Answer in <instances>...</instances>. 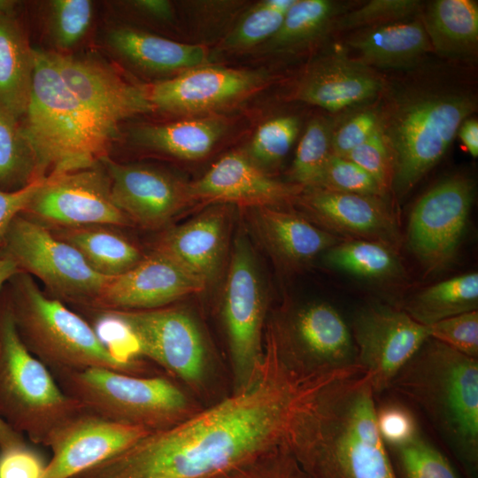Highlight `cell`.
<instances>
[{"label": "cell", "mask_w": 478, "mask_h": 478, "mask_svg": "<svg viewBox=\"0 0 478 478\" xmlns=\"http://www.w3.org/2000/svg\"><path fill=\"white\" fill-rule=\"evenodd\" d=\"M340 373L297 371L270 325L262 363L245 388L73 478H212L287 444L302 400Z\"/></svg>", "instance_id": "1"}, {"label": "cell", "mask_w": 478, "mask_h": 478, "mask_svg": "<svg viewBox=\"0 0 478 478\" xmlns=\"http://www.w3.org/2000/svg\"><path fill=\"white\" fill-rule=\"evenodd\" d=\"M374 391L356 366L310 392L287 445L312 478H397L376 424Z\"/></svg>", "instance_id": "2"}, {"label": "cell", "mask_w": 478, "mask_h": 478, "mask_svg": "<svg viewBox=\"0 0 478 478\" xmlns=\"http://www.w3.org/2000/svg\"><path fill=\"white\" fill-rule=\"evenodd\" d=\"M21 123L43 178L101 162L121 136L81 104L49 52L36 47L30 99Z\"/></svg>", "instance_id": "3"}, {"label": "cell", "mask_w": 478, "mask_h": 478, "mask_svg": "<svg viewBox=\"0 0 478 478\" xmlns=\"http://www.w3.org/2000/svg\"><path fill=\"white\" fill-rule=\"evenodd\" d=\"M389 388L418 405L466 469L478 462V361L428 338Z\"/></svg>", "instance_id": "4"}, {"label": "cell", "mask_w": 478, "mask_h": 478, "mask_svg": "<svg viewBox=\"0 0 478 478\" xmlns=\"http://www.w3.org/2000/svg\"><path fill=\"white\" fill-rule=\"evenodd\" d=\"M6 287L20 339L51 373L96 367L150 375L146 362L111 350L85 320L47 296L30 274H16Z\"/></svg>", "instance_id": "5"}, {"label": "cell", "mask_w": 478, "mask_h": 478, "mask_svg": "<svg viewBox=\"0 0 478 478\" xmlns=\"http://www.w3.org/2000/svg\"><path fill=\"white\" fill-rule=\"evenodd\" d=\"M476 108L467 89L438 86L415 88L392 100L379 118L396 190L408 191L439 162Z\"/></svg>", "instance_id": "6"}, {"label": "cell", "mask_w": 478, "mask_h": 478, "mask_svg": "<svg viewBox=\"0 0 478 478\" xmlns=\"http://www.w3.org/2000/svg\"><path fill=\"white\" fill-rule=\"evenodd\" d=\"M52 374L63 391L85 409L151 432L171 428L201 409L186 391L165 376L96 367Z\"/></svg>", "instance_id": "7"}, {"label": "cell", "mask_w": 478, "mask_h": 478, "mask_svg": "<svg viewBox=\"0 0 478 478\" xmlns=\"http://www.w3.org/2000/svg\"><path fill=\"white\" fill-rule=\"evenodd\" d=\"M84 408L19 337L8 299L0 297V417L35 444Z\"/></svg>", "instance_id": "8"}, {"label": "cell", "mask_w": 478, "mask_h": 478, "mask_svg": "<svg viewBox=\"0 0 478 478\" xmlns=\"http://www.w3.org/2000/svg\"><path fill=\"white\" fill-rule=\"evenodd\" d=\"M122 328L141 357L161 366L196 393L210 382L212 363L204 335L195 319L182 308L102 312Z\"/></svg>", "instance_id": "9"}, {"label": "cell", "mask_w": 478, "mask_h": 478, "mask_svg": "<svg viewBox=\"0 0 478 478\" xmlns=\"http://www.w3.org/2000/svg\"><path fill=\"white\" fill-rule=\"evenodd\" d=\"M0 251L21 272L40 279L60 301L91 306L112 279L91 268L50 228L22 214L12 222Z\"/></svg>", "instance_id": "10"}, {"label": "cell", "mask_w": 478, "mask_h": 478, "mask_svg": "<svg viewBox=\"0 0 478 478\" xmlns=\"http://www.w3.org/2000/svg\"><path fill=\"white\" fill-rule=\"evenodd\" d=\"M222 301V319L230 356L233 392L245 388L264 356L266 301L251 247L235 241Z\"/></svg>", "instance_id": "11"}, {"label": "cell", "mask_w": 478, "mask_h": 478, "mask_svg": "<svg viewBox=\"0 0 478 478\" xmlns=\"http://www.w3.org/2000/svg\"><path fill=\"white\" fill-rule=\"evenodd\" d=\"M20 214L50 229L133 225L114 204L101 162L45 177Z\"/></svg>", "instance_id": "12"}, {"label": "cell", "mask_w": 478, "mask_h": 478, "mask_svg": "<svg viewBox=\"0 0 478 478\" xmlns=\"http://www.w3.org/2000/svg\"><path fill=\"white\" fill-rule=\"evenodd\" d=\"M474 197L473 180L452 176L427 191L412 208L408 244L427 271L441 270L453 260Z\"/></svg>", "instance_id": "13"}, {"label": "cell", "mask_w": 478, "mask_h": 478, "mask_svg": "<svg viewBox=\"0 0 478 478\" xmlns=\"http://www.w3.org/2000/svg\"><path fill=\"white\" fill-rule=\"evenodd\" d=\"M49 54L69 89L96 119L114 131L120 133L121 124L127 120L156 112L148 86L128 81L114 63L102 55Z\"/></svg>", "instance_id": "14"}, {"label": "cell", "mask_w": 478, "mask_h": 478, "mask_svg": "<svg viewBox=\"0 0 478 478\" xmlns=\"http://www.w3.org/2000/svg\"><path fill=\"white\" fill-rule=\"evenodd\" d=\"M271 325L284 357L305 374H335L358 366L351 331L328 304L307 305L287 321Z\"/></svg>", "instance_id": "15"}, {"label": "cell", "mask_w": 478, "mask_h": 478, "mask_svg": "<svg viewBox=\"0 0 478 478\" xmlns=\"http://www.w3.org/2000/svg\"><path fill=\"white\" fill-rule=\"evenodd\" d=\"M357 364L370 379L374 393L393 380L429 338L428 328L403 310L370 306L352 323Z\"/></svg>", "instance_id": "16"}, {"label": "cell", "mask_w": 478, "mask_h": 478, "mask_svg": "<svg viewBox=\"0 0 478 478\" xmlns=\"http://www.w3.org/2000/svg\"><path fill=\"white\" fill-rule=\"evenodd\" d=\"M151 431L82 408L58 426L45 446L52 457L42 478H73L115 456Z\"/></svg>", "instance_id": "17"}, {"label": "cell", "mask_w": 478, "mask_h": 478, "mask_svg": "<svg viewBox=\"0 0 478 478\" xmlns=\"http://www.w3.org/2000/svg\"><path fill=\"white\" fill-rule=\"evenodd\" d=\"M114 204L134 224L149 229L166 227L193 203L183 183L169 173L141 164L101 160Z\"/></svg>", "instance_id": "18"}, {"label": "cell", "mask_w": 478, "mask_h": 478, "mask_svg": "<svg viewBox=\"0 0 478 478\" xmlns=\"http://www.w3.org/2000/svg\"><path fill=\"white\" fill-rule=\"evenodd\" d=\"M205 287L168 256L153 250L132 268L110 279L90 307L102 312L156 309Z\"/></svg>", "instance_id": "19"}, {"label": "cell", "mask_w": 478, "mask_h": 478, "mask_svg": "<svg viewBox=\"0 0 478 478\" xmlns=\"http://www.w3.org/2000/svg\"><path fill=\"white\" fill-rule=\"evenodd\" d=\"M266 81L261 71L204 65L158 81L148 89L155 111L193 114L236 102Z\"/></svg>", "instance_id": "20"}, {"label": "cell", "mask_w": 478, "mask_h": 478, "mask_svg": "<svg viewBox=\"0 0 478 478\" xmlns=\"http://www.w3.org/2000/svg\"><path fill=\"white\" fill-rule=\"evenodd\" d=\"M304 188L270 177L243 153L231 152L188 184L192 202L234 204L248 208L277 207L295 202Z\"/></svg>", "instance_id": "21"}, {"label": "cell", "mask_w": 478, "mask_h": 478, "mask_svg": "<svg viewBox=\"0 0 478 478\" xmlns=\"http://www.w3.org/2000/svg\"><path fill=\"white\" fill-rule=\"evenodd\" d=\"M295 202L315 222L335 233L389 246L399 241L397 220L382 197L305 189Z\"/></svg>", "instance_id": "22"}, {"label": "cell", "mask_w": 478, "mask_h": 478, "mask_svg": "<svg viewBox=\"0 0 478 478\" xmlns=\"http://www.w3.org/2000/svg\"><path fill=\"white\" fill-rule=\"evenodd\" d=\"M99 47L110 60L148 75H166L207 64V50L175 42L140 28L109 22L99 36ZM177 73V74H178Z\"/></svg>", "instance_id": "23"}, {"label": "cell", "mask_w": 478, "mask_h": 478, "mask_svg": "<svg viewBox=\"0 0 478 478\" xmlns=\"http://www.w3.org/2000/svg\"><path fill=\"white\" fill-rule=\"evenodd\" d=\"M227 204H217L191 220L167 229L154 250L160 251L205 286L217 275L227 235Z\"/></svg>", "instance_id": "24"}, {"label": "cell", "mask_w": 478, "mask_h": 478, "mask_svg": "<svg viewBox=\"0 0 478 478\" xmlns=\"http://www.w3.org/2000/svg\"><path fill=\"white\" fill-rule=\"evenodd\" d=\"M337 53L301 80L296 99L334 112L371 100L382 91V80L368 66Z\"/></svg>", "instance_id": "25"}, {"label": "cell", "mask_w": 478, "mask_h": 478, "mask_svg": "<svg viewBox=\"0 0 478 478\" xmlns=\"http://www.w3.org/2000/svg\"><path fill=\"white\" fill-rule=\"evenodd\" d=\"M34 66L23 4L0 0V105L19 120L29 103Z\"/></svg>", "instance_id": "26"}, {"label": "cell", "mask_w": 478, "mask_h": 478, "mask_svg": "<svg viewBox=\"0 0 478 478\" xmlns=\"http://www.w3.org/2000/svg\"><path fill=\"white\" fill-rule=\"evenodd\" d=\"M251 209L258 236L270 253L286 266L304 265L339 243L334 235L296 213L271 206Z\"/></svg>", "instance_id": "27"}, {"label": "cell", "mask_w": 478, "mask_h": 478, "mask_svg": "<svg viewBox=\"0 0 478 478\" xmlns=\"http://www.w3.org/2000/svg\"><path fill=\"white\" fill-rule=\"evenodd\" d=\"M358 62L381 68L411 66L433 50L421 19L360 29L347 40Z\"/></svg>", "instance_id": "28"}, {"label": "cell", "mask_w": 478, "mask_h": 478, "mask_svg": "<svg viewBox=\"0 0 478 478\" xmlns=\"http://www.w3.org/2000/svg\"><path fill=\"white\" fill-rule=\"evenodd\" d=\"M220 118L189 119L167 123H143L132 127L130 141L138 147L181 159L205 157L223 135Z\"/></svg>", "instance_id": "29"}, {"label": "cell", "mask_w": 478, "mask_h": 478, "mask_svg": "<svg viewBox=\"0 0 478 478\" xmlns=\"http://www.w3.org/2000/svg\"><path fill=\"white\" fill-rule=\"evenodd\" d=\"M433 50L451 58H467L478 45V4L473 0H436L421 19Z\"/></svg>", "instance_id": "30"}, {"label": "cell", "mask_w": 478, "mask_h": 478, "mask_svg": "<svg viewBox=\"0 0 478 478\" xmlns=\"http://www.w3.org/2000/svg\"><path fill=\"white\" fill-rule=\"evenodd\" d=\"M46 51L77 53L96 23V4L91 0H47L32 3Z\"/></svg>", "instance_id": "31"}, {"label": "cell", "mask_w": 478, "mask_h": 478, "mask_svg": "<svg viewBox=\"0 0 478 478\" xmlns=\"http://www.w3.org/2000/svg\"><path fill=\"white\" fill-rule=\"evenodd\" d=\"M50 230L73 246L91 268L107 277L127 272L143 258L140 249L117 227L99 225Z\"/></svg>", "instance_id": "32"}, {"label": "cell", "mask_w": 478, "mask_h": 478, "mask_svg": "<svg viewBox=\"0 0 478 478\" xmlns=\"http://www.w3.org/2000/svg\"><path fill=\"white\" fill-rule=\"evenodd\" d=\"M477 308L478 274L474 272L424 289L407 303L405 312L417 322L429 326Z\"/></svg>", "instance_id": "33"}, {"label": "cell", "mask_w": 478, "mask_h": 478, "mask_svg": "<svg viewBox=\"0 0 478 478\" xmlns=\"http://www.w3.org/2000/svg\"><path fill=\"white\" fill-rule=\"evenodd\" d=\"M43 179L21 120L0 105V189L16 191Z\"/></svg>", "instance_id": "34"}, {"label": "cell", "mask_w": 478, "mask_h": 478, "mask_svg": "<svg viewBox=\"0 0 478 478\" xmlns=\"http://www.w3.org/2000/svg\"><path fill=\"white\" fill-rule=\"evenodd\" d=\"M341 6L328 0H296L277 32L267 41L272 51H288L326 33L334 25Z\"/></svg>", "instance_id": "35"}, {"label": "cell", "mask_w": 478, "mask_h": 478, "mask_svg": "<svg viewBox=\"0 0 478 478\" xmlns=\"http://www.w3.org/2000/svg\"><path fill=\"white\" fill-rule=\"evenodd\" d=\"M326 262L332 267L366 278L395 277L401 264L392 247L369 240H351L328 249Z\"/></svg>", "instance_id": "36"}, {"label": "cell", "mask_w": 478, "mask_h": 478, "mask_svg": "<svg viewBox=\"0 0 478 478\" xmlns=\"http://www.w3.org/2000/svg\"><path fill=\"white\" fill-rule=\"evenodd\" d=\"M330 124L322 118H315L307 125L302 135L290 167L292 183L312 189L321 176L326 163L332 154Z\"/></svg>", "instance_id": "37"}, {"label": "cell", "mask_w": 478, "mask_h": 478, "mask_svg": "<svg viewBox=\"0 0 478 478\" xmlns=\"http://www.w3.org/2000/svg\"><path fill=\"white\" fill-rule=\"evenodd\" d=\"M388 450L396 457L401 478H459L448 459L420 431Z\"/></svg>", "instance_id": "38"}, {"label": "cell", "mask_w": 478, "mask_h": 478, "mask_svg": "<svg viewBox=\"0 0 478 478\" xmlns=\"http://www.w3.org/2000/svg\"><path fill=\"white\" fill-rule=\"evenodd\" d=\"M299 127V120L296 116H279L266 120L256 130L247 156L263 170L274 166L290 150Z\"/></svg>", "instance_id": "39"}, {"label": "cell", "mask_w": 478, "mask_h": 478, "mask_svg": "<svg viewBox=\"0 0 478 478\" xmlns=\"http://www.w3.org/2000/svg\"><path fill=\"white\" fill-rule=\"evenodd\" d=\"M417 0H371L362 6L339 15L336 29L360 30L408 19L420 10Z\"/></svg>", "instance_id": "40"}, {"label": "cell", "mask_w": 478, "mask_h": 478, "mask_svg": "<svg viewBox=\"0 0 478 478\" xmlns=\"http://www.w3.org/2000/svg\"><path fill=\"white\" fill-rule=\"evenodd\" d=\"M331 191L382 197L387 193L365 170L351 160L331 154L317 186Z\"/></svg>", "instance_id": "41"}, {"label": "cell", "mask_w": 478, "mask_h": 478, "mask_svg": "<svg viewBox=\"0 0 478 478\" xmlns=\"http://www.w3.org/2000/svg\"><path fill=\"white\" fill-rule=\"evenodd\" d=\"M212 478H312L287 444Z\"/></svg>", "instance_id": "42"}, {"label": "cell", "mask_w": 478, "mask_h": 478, "mask_svg": "<svg viewBox=\"0 0 478 478\" xmlns=\"http://www.w3.org/2000/svg\"><path fill=\"white\" fill-rule=\"evenodd\" d=\"M285 14L270 8L265 1L258 4L239 21L225 40L230 50H245L268 41L279 29Z\"/></svg>", "instance_id": "43"}, {"label": "cell", "mask_w": 478, "mask_h": 478, "mask_svg": "<svg viewBox=\"0 0 478 478\" xmlns=\"http://www.w3.org/2000/svg\"><path fill=\"white\" fill-rule=\"evenodd\" d=\"M429 338L477 358L478 311L455 315L427 326Z\"/></svg>", "instance_id": "44"}, {"label": "cell", "mask_w": 478, "mask_h": 478, "mask_svg": "<svg viewBox=\"0 0 478 478\" xmlns=\"http://www.w3.org/2000/svg\"><path fill=\"white\" fill-rule=\"evenodd\" d=\"M344 158L368 173L384 190L392 185L393 162L381 127Z\"/></svg>", "instance_id": "45"}, {"label": "cell", "mask_w": 478, "mask_h": 478, "mask_svg": "<svg viewBox=\"0 0 478 478\" xmlns=\"http://www.w3.org/2000/svg\"><path fill=\"white\" fill-rule=\"evenodd\" d=\"M376 424L387 448L405 443L420 431L412 412L397 403L376 409Z\"/></svg>", "instance_id": "46"}, {"label": "cell", "mask_w": 478, "mask_h": 478, "mask_svg": "<svg viewBox=\"0 0 478 478\" xmlns=\"http://www.w3.org/2000/svg\"><path fill=\"white\" fill-rule=\"evenodd\" d=\"M380 127L379 115L372 111L357 113L332 133V154L344 158Z\"/></svg>", "instance_id": "47"}, {"label": "cell", "mask_w": 478, "mask_h": 478, "mask_svg": "<svg viewBox=\"0 0 478 478\" xmlns=\"http://www.w3.org/2000/svg\"><path fill=\"white\" fill-rule=\"evenodd\" d=\"M46 465L27 443L0 448V478H42Z\"/></svg>", "instance_id": "48"}, {"label": "cell", "mask_w": 478, "mask_h": 478, "mask_svg": "<svg viewBox=\"0 0 478 478\" xmlns=\"http://www.w3.org/2000/svg\"><path fill=\"white\" fill-rule=\"evenodd\" d=\"M43 179L16 191L0 189V249L12 222L25 210Z\"/></svg>", "instance_id": "49"}, {"label": "cell", "mask_w": 478, "mask_h": 478, "mask_svg": "<svg viewBox=\"0 0 478 478\" xmlns=\"http://www.w3.org/2000/svg\"><path fill=\"white\" fill-rule=\"evenodd\" d=\"M108 4L111 9L135 12L159 22H169L173 17L172 4L166 0L118 1Z\"/></svg>", "instance_id": "50"}, {"label": "cell", "mask_w": 478, "mask_h": 478, "mask_svg": "<svg viewBox=\"0 0 478 478\" xmlns=\"http://www.w3.org/2000/svg\"><path fill=\"white\" fill-rule=\"evenodd\" d=\"M459 136L466 150L473 158L478 156V121L474 118H467L459 128Z\"/></svg>", "instance_id": "51"}, {"label": "cell", "mask_w": 478, "mask_h": 478, "mask_svg": "<svg viewBox=\"0 0 478 478\" xmlns=\"http://www.w3.org/2000/svg\"><path fill=\"white\" fill-rule=\"evenodd\" d=\"M26 443L24 436L12 429L0 417V448L13 446Z\"/></svg>", "instance_id": "52"}, {"label": "cell", "mask_w": 478, "mask_h": 478, "mask_svg": "<svg viewBox=\"0 0 478 478\" xmlns=\"http://www.w3.org/2000/svg\"><path fill=\"white\" fill-rule=\"evenodd\" d=\"M19 272L21 271L16 265L4 256L0 251V293L8 281Z\"/></svg>", "instance_id": "53"}]
</instances>
